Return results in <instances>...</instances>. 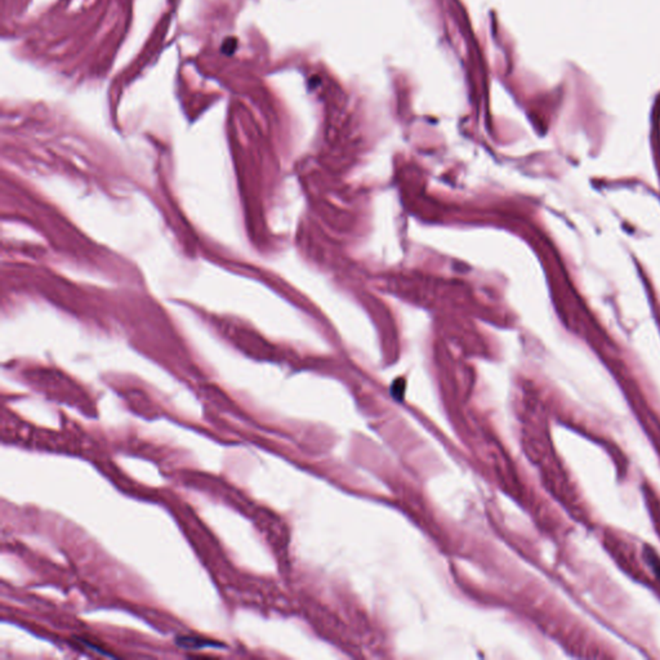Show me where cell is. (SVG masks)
<instances>
[{
	"label": "cell",
	"instance_id": "1",
	"mask_svg": "<svg viewBox=\"0 0 660 660\" xmlns=\"http://www.w3.org/2000/svg\"><path fill=\"white\" fill-rule=\"evenodd\" d=\"M178 645L182 646V647H204V646H218V644H214V642H208V641H200V638H190V637H183V638H178Z\"/></svg>",
	"mask_w": 660,
	"mask_h": 660
},
{
	"label": "cell",
	"instance_id": "2",
	"mask_svg": "<svg viewBox=\"0 0 660 660\" xmlns=\"http://www.w3.org/2000/svg\"><path fill=\"white\" fill-rule=\"evenodd\" d=\"M645 557L647 560V562L654 567V570L657 571V574L660 575V561L658 559V556L651 549H645Z\"/></svg>",
	"mask_w": 660,
	"mask_h": 660
}]
</instances>
